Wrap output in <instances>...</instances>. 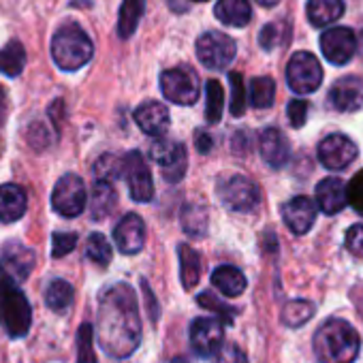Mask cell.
<instances>
[{"label":"cell","mask_w":363,"mask_h":363,"mask_svg":"<svg viewBox=\"0 0 363 363\" xmlns=\"http://www.w3.org/2000/svg\"><path fill=\"white\" fill-rule=\"evenodd\" d=\"M141 342L139 301L130 284L118 282L101 293L99 344L113 359L130 357Z\"/></svg>","instance_id":"1"},{"label":"cell","mask_w":363,"mask_h":363,"mask_svg":"<svg viewBox=\"0 0 363 363\" xmlns=\"http://www.w3.org/2000/svg\"><path fill=\"white\" fill-rule=\"evenodd\" d=\"M359 348V333L344 318H327L314 333V352L320 363H352Z\"/></svg>","instance_id":"2"},{"label":"cell","mask_w":363,"mask_h":363,"mask_svg":"<svg viewBox=\"0 0 363 363\" xmlns=\"http://www.w3.org/2000/svg\"><path fill=\"white\" fill-rule=\"evenodd\" d=\"M33 325V308L20 282L0 272V327L9 337H24Z\"/></svg>","instance_id":"3"},{"label":"cell","mask_w":363,"mask_h":363,"mask_svg":"<svg viewBox=\"0 0 363 363\" xmlns=\"http://www.w3.org/2000/svg\"><path fill=\"white\" fill-rule=\"evenodd\" d=\"M94 45L77 24H65L52 39V58L62 71H79L92 60Z\"/></svg>","instance_id":"4"},{"label":"cell","mask_w":363,"mask_h":363,"mask_svg":"<svg viewBox=\"0 0 363 363\" xmlns=\"http://www.w3.org/2000/svg\"><path fill=\"white\" fill-rule=\"evenodd\" d=\"M88 201V191L84 179L77 173H65L54 186L52 193V208L65 216V218H75L86 210Z\"/></svg>","instance_id":"5"},{"label":"cell","mask_w":363,"mask_h":363,"mask_svg":"<svg viewBox=\"0 0 363 363\" xmlns=\"http://www.w3.org/2000/svg\"><path fill=\"white\" fill-rule=\"evenodd\" d=\"M162 96L175 105H193L199 99V77L193 69H167L160 73Z\"/></svg>","instance_id":"6"},{"label":"cell","mask_w":363,"mask_h":363,"mask_svg":"<svg viewBox=\"0 0 363 363\" xmlns=\"http://www.w3.org/2000/svg\"><path fill=\"white\" fill-rule=\"evenodd\" d=\"M235 54H238L235 41L227 37L225 33L210 30L197 39V58L208 69H214V71L227 69L233 62Z\"/></svg>","instance_id":"7"},{"label":"cell","mask_w":363,"mask_h":363,"mask_svg":"<svg viewBox=\"0 0 363 363\" xmlns=\"http://www.w3.org/2000/svg\"><path fill=\"white\" fill-rule=\"evenodd\" d=\"M218 195H220V201L229 210L244 212V214L252 212L261 201V193H259L257 184L244 175H229V177L220 179Z\"/></svg>","instance_id":"8"},{"label":"cell","mask_w":363,"mask_h":363,"mask_svg":"<svg viewBox=\"0 0 363 363\" xmlns=\"http://www.w3.org/2000/svg\"><path fill=\"white\" fill-rule=\"evenodd\" d=\"M289 88L297 94H312L323 82V69L310 52H297L286 65Z\"/></svg>","instance_id":"9"},{"label":"cell","mask_w":363,"mask_h":363,"mask_svg":"<svg viewBox=\"0 0 363 363\" xmlns=\"http://www.w3.org/2000/svg\"><path fill=\"white\" fill-rule=\"evenodd\" d=\"M122 175L126 177V184L130 191L133 201L137 203H147L154 199V182L150 167L143 158L141 152L133 150L122 158Z\"/></svg>","instance_id":"10"},{"label":"cell","mask_w":363,"mask_h":363,"mask_svg":"<svg viewBox=\"0 0 363 363\" xmlns=\"http://www.w3.org/2000/svg\"><path fill=\"white\" fill-rule=\"evenodd\" d=\"M152 158L160 164L162 169V177L167 182H179L186 173V147L177 143V141H169V139H156L150 147Z\"/></svg>","instance_id":"11"},{"label":"cell","mask_w":363,"mask_h":363,"mask_svg":"<svg viewBox=\"0 0 363 363\" xmlns=\"http://www.w3.org/2000/svg\"><path fill=\"white\" fill-rule=\"evenodd\" d=\"M357 154H359L357 143L346 135H329L318 143V160L323 167L331 171L346 169L357 158Z\"/></svg>","instance_id":"12"},{"label":"cell","mask_w":363,"mask_h":363,"mask_svg":"<svg viewBox=\"0 0 363 363\" xmlns=\"http://www.w3.org/2000/svg\"><path fill=\"white\" fill-rule=\"evenodd\" d=\"M320 50L331 65L342 67L352 60L357 52V37L350 28H344V26L329 28L320 37Z\"/></svg>","instance_id":"13"},{"label":"cell","mask_w":363,"mask_h":363,"mask_svg":"<svg viewBox=\"0 0 363 363\" xmlns=\"http://www.w3.org/2000/svg\"><path fill=\"white\" fill-rule=\"evenodd\" d=\"M225 337L223 323L212 316L195 318L191 325V344L197 357H214Z\"/></svg>","instance_id":"14"},{"label":"cell","mask_w":363,"mask_h":363,"mask_svg":"<svg viewBox=\"0 0 363 363\" xmlns=\"http://www.w3.org/2000/svg\"><path fill=\"white\" fill-rule=\"evenodd\" d=\"M35 263H37L35 252L20 242H9L3 248V255H0V272L13 278L16 282H24L30 276Z\"/></svg>","instance_id":"15"},{"label":"cell","mask_w":363,"mask_h":363,"mask_svg":"<svg viewBox=\"0 0 363 363\" xmlns=\"http://www.w3.org/2000/svg\"><path fill=\"white\" fill-rule=\"evenodd\" d=\"M327 101L340 113H350V111L361 109V105H363V79L352 77V75L337 79L329 90Z\"/></svg>","instance_id":"16"},{"label":"cell","mask_w":363,"mask_h":363,"mask_svg":"<svg viewBox=\"0 0 363 363\" xmlns=\"http://www.w3.org/2000/svg\"><path fill=\"white\" fill-rule=\"evenodd\" d=\"M113 240L122 255H137L145 244V225L141 216L137 214L122 216V220L116 225Z\"/></svg>","instance_id":"17"},{"label":"cell","mask_w":363,"mask_h":363,"mask_svg":"<svg viewBox=\"0 0 363 363\" xmlns=\"http://www.w3.org/2000/svg\"><path fill=\"white\" fill-rule=\"evenodd\" d=\"M282 218L295 235H303L316 220V203L310 197H295L282 208Z\"/></svg>","instance_id":"18"},{"label":"cell","mask_w":363,"mask_h":363,"mask_svg":"<svg viewBox=\"0 0 363 363\" xmlns=\"http://www.w3.org/2000/svg\"><path fill=\"white\" fill-rule=\"evenodd\" d=\"M348 203V195H346V184L340 177H325L316 184V206L320 208V212H325L327 216H333L337 212H342Z\"/></svg>","instance_id":"19"},{"label":"cell","mask_w":363,"mask_h":363,"mask_svg":"<svg viewBox=\"0 0 363 363\" xmlns=\"http://www.w3.org/2000/svg\"><path fill=\"white\" fill-rule=\"evenodd\" d=\"M137 126L150 137H162L169 130V109L158 101H147L135 109Z\"/></svg>","instance_id":"20"},{"label":"cell","mask_w":363,"mask_h":363,"mask_svg":"<svg viewBox=\"0 0 363 363\" xmlns=\"http://www.w3.org/2000/svg\"><path fill=\"white\" fill-rule=\"evenodd\" d=\"M259 150H261L263 160L269 167H274V169L284 167L289 162V158H291L289 139L278 128H265L261 133V137H259Z\"/></svg>","instance_id":"21"},{"label":"cell","mask_w":363,"mask_h":363,"mask_svg":"<svg viewBox=\"0 0 363 363\" xmlns=\"http://www.w3.org/2000/svg\"><path fill=\"white\" fill-rule=\"evenodd\" d=\"M28 197L20 184H3L0 186V223L11 225L26 214Z\"/></svg>","instance_id":"22"},{"label":"cell","mask_w":363,"mask_h":363,"mask_svg":"<svg viewBox=\"0 0 363 363\" xmlns=\"http://www.w3.org/2000/svg\"><path fill=\"white\" fill-rule=\"evenodd\" d=\"M116 203H118V193L111 182L96 179V184L90 191V201H88L92 220H105L113 212Z\"/></svg>","instance_id":"23"},{"label":"cell","mask_w":363,"mask_h":363,"mask_svg":"<svg viewBox=\"0 0 363 363\" xmlns=\"http://www.w3.org/2000/svg\"><path fill=\"white\" fill-rule=\"evenodd\" d=\"M214 13L225 26H233V28L246 26L252 18V9L248 0H218Z\"/></svg>","instance_id":"24"},{"label":"cell","mask_w":363,"mask_h":363,"mask_svg":"<svg viewBox=\"0 0 363 363\" xmlns=\"http://www.w3.org/2000/svg\"><path fill=\"white\" fill-rule=\"evenodd\" d=\"M177 257H179V278L186 291L195 289L201 278V259L199 252L189 246V244H179L177 246Z\"/></svg>","instance_id":"25"},{"label":"cell","mask_w":363,"mask_h":363,"mask_svg":"<svg viewBox=\"0 0 363 363\" xmlns=\"http://www.w3.org/2000/svg\"><path fill=\"white\" fill-rule=\"evenodd\" d=\"M212 284L227 297H240L246 291V276L233 265H220L212 274Z\"/></svg>","instance_id":"26"},{"label":"cell","mask_w":363,"mask_h":363,"mask_svg":"<svg viewBox=\"0 0 363 363\" xmlns=\"http://www.w3.org/2000/svg\"><path fill=\"white\" fill-rule=\"evenodd\" d=\"M182 229L191 238H203L208 231V210L199 201H186L179 212Z\"/></svg>","instance_id":"27"},{"label":"cell","mask_w":363,"mask_h":363,"mask_svg":"<svg viewBox=\"0 0 363 363\" xmlns=\"http://www.w3.org/2000/svg\"><path fill=\"white\" fill-rule=\"evenodd\" d=\"M344 13L342 0H308V20L312 26L323 28L340 20Z\"/></svg>","instance_id":"28"},{"label":"cell","mask_w":363,"mask_h":363,"mask_svg":"<svg viewBox=\"0 0 363 363\" xmlns=\"http://www.w3.org/2000/svg\"><path fill=\"white\" fill-rule=\"evenodd\" d=\"M145 11V0H122V7L118 13V37L130 39L139 26V20Z\"/></svg>","instance_id":"29"},{"label":"cell","mask_w":363,"mask_h":363,"mask_svg":"<svg viewBox=\"0 0 363 363\" xmlns=\"http://www.w3.org/2000/svg\"><path fill=\"white\" fill-rule=\"evenodd\" d=\"M73 297H75V291H73L71 282H67L62 278L52 280L50 286H48V291H45V303H48V308L54 310V312H58V314H62V312H67L71 308Z\"/></svg>","instance_id":"30"},{"label":"cell","mask_w":363,"mask_h":363,"mask_svg":"<svg viewBox=\"0 0 363 363\" xmlns=\"http://www.w3.org/2000/svg\"><path fill=\"white\" fill-rule=\"evenodd\" d=\"M26 67V50L20 41H9L0 50V73L18 77Z\"/></svg>","instance_id":"31"},{"label":"cell","mask_w":363,"mask_h":363,"mask_svg":"<svg viewBox=\"0 0 363 363\" xmlns=\"http://www.w3.org/2000/svg\"><path fill=\"white\" fill-rule=\"evenodd\" d=\"M312 316H314V303L308 299H293L286 301L282 308V323L293 329L306 325Z\"/></svg>","instance_id":"32"},{"label":"cell","mask_w":363,"mask_h":363,"mask_svg":"<svg viewBox=\"0 0 363 363\" xmlns=\"http://www.w3.org/2000/svg\"><path fill=\"white\" fill-rule=\"evenodd\" d=\"M206 101H208L206 120L210 124H218L223 118V109H225V90L218 79H210L206 84Z\"/></svg>","instance_id":"33"},{"label":"cell","mask_w":363,"mask_h":363,"mask_svg":"<svg viewBox=\"0 0 363 363\" xmlns=\"http://www.w3.org/2000/svg\"><path fill=\"white\" fill-rule=\"evenodd\" d=\"M274 99H276V84L272 77H255L250 82V103L257 109L272 107Z\"/></svg>","instance_id":"34"},{"label":"cell","mask_w":363,"mask_h":363,"mask_svg":"<svg viewBox=\"0 0 363 363\" xmlns=\"http://www.w3.org/2000/svg\"><path fill=\"white\" fill-rule=\"evenodd\" d=\"M86 257H88L92 263L101 265V267H105V265L111 263L113 252H111V246H109V242H107V238H105L103 233H92V235L88 238Z\"/></svg>","instance_id":"35"},{"label":"cell","mask_w":363,"mask_h":363,"mask_svg":"<svg viewBox=\"0 0 363 363\" xmlns=\"http://www.w3.org/2000/svg\"><path fill=\"white\" fill-rule=\"evenodd\" d=\"M94 175H96V179H105V182L120 179L122 177V158L116 154L99 156V160L94 162Z\"/></svg>","instance_id":"36"},{"label":"cell","mask_w":363,"mask_h":363,"mask_svg":"<svg viewBox=\"0 0 363 363\" xmlns=\"http://www.w3.org/2000/svg\"><path fill=\"white\" fill-rule=\"evenodd\" d=\"M77 363H96L90 323H84L77 331Z\"/></svg>","instance_id":"37"},{"label":"cell","mask_w":363,"mask_h":363,"mask_svg":"<svg viewBox=\"0 0 363 363\" xmlns=\"http://www.w3.org/2000/svg\"><path fill=\"white\" fill-rule=\"evenodd\" d=\"M229 82H231V113L235 118L246 113V88H244V79L240 73H229Z\"/></svg>","instance_id":"38"},{"label":"cell","mask_w":363,"mask_h":363,"mask_svg":"<svg viewBox=\"0 0 363 363\" xmlns=\"http://www.w3.org/2000/svg\"><path fill=\"white\" fill-rule=\"evenodd\" d=\"M284 28H286L284 22L267 24V26L261 30V35H259L261 48H263V50H274V48H278V45L284 41Z\"/></svg>","instance_id":"39"},{"label":"cell","mask_w":363,"mask_h":363,"mask_svg":"<svg viewBox=\"0 0 363 363\" xmlns=\"http://www.w3.org/2000/svg\"><path fill=\"white\" fill-rule=\"evenodd\" d=\"M77 246V233H54L52 238V255L54 259L67 257Z\"/></svg>","instance_id":"40"},{"label":"cell","mask_w":363,"mask_h":363,"mask_svg":"<svg viewBox=\"0 0 363 363\" xmlns=\"http://www.w3.org/2000/svg\"><path fill=\"white\" fill-rule=\"evenodd\" d=\"M214 363H248V359L238 344H220L214 354Z\"/></svg>","instance_id":"41"},{"label":"cell","mask_w":363,"mask_h":363,"mask_svg":"<svg viewBox=\"0 0 363 363\" xmlns=\"http://www.w3.org/2000/svg\"><path fill=\"white\" fill-rule=\"evenodd\" d=\"M346 195L348 203H352V208L363 216V169L350 179V184L346 186Z\"/></svg>","instance_id":"42"},{"label":"cell","mask_w":363,"mask_h":363,"mask_svg":"<svg viewBox=\"0 0 363 363\" xmlns=\"http://www.w3.org/2000/svg\"><path fill=\"white\" fill-rule=\"evenodd\" d=\"M346 250L352 257L363 259V225H354L346 231Z\"/></svg>","instance_id":"43"},{"label":"cell","mask_w":363,"mask_h":363,"mask_svg":"<svg viewBox=\"0 0 363 363\" xmlns=\"http://www.w3.org/2000/svg\"><path fill=\"white\" fill-rule=\"evenodd\" d=\"M286 113H289L291 126H293V128H301V126L306 124V120H308V103L301 101V99H295V101L289 103Z\"/></svg>","instance_id":"44"},{"label":"cell","mask_w":363,"mask_h":363,"mask_svg":"<svg viewBox=\"0 0 363 363\" xmlns=\"http://www.w3.org/2000/svg\"><path fill=\"white\" fill-rule=\"evenodd\" d=\"M197 301H199V306H203V308H210V310H216V312L225 314V316L229 318V323H231V316L235 314V310H233V308H229V306L220 303L212 293H201V295L197 297Z\"/></svg>","instance_id":"45"},{"label":"cell","mask_w":363,"mask_h":363,"mask_svg":"<svg viewBox=\"0 0 363 363\" xmlns=\"http://www.w3.org/2000/svg\"><path fill=\"white\" fill-rule=\"evenodd\" d=\"M197 150L201 154H206V152L212 150V137L208 133H203V130H197Z\"/></svg>","instance_id":"46"},{"label":"cell","mask_w":363,"mask_h":363,"mask_svg":"<svg viewBox=\"0 0 363 363\" xmlns=\"http://www.w3.org/2000/svg\"><path fill=\"white\" fill-rule=\"evenodd\" d=\"M141 286H143V293H145V299H147V306H150V314H152V320H158V310H154V295H152V291H150L147 282L143 280V282H141Z\"/></svg>","instance_id":"47"},{"label":"cell","mask_w":363,"mask_h":363,"mask_svg":"<svg viewBox=\"0 0 363 363\" xmlns=\"http://www.w3.org/2000/svg\"><path fill=\"white\" fill-rule=\"evenodd\" d=\"M169 7L175 11V13H184L189 9V3L186 0H169Z\"/></svg>","instance_id":"48"},{"label":"cell","mask_w":363,"mask_h":363,"mask_svg":"<svg viewBox=\"0 0 363 363\" xmlns=\"http://www.w3.org/2000/svg\"><path fill=\"white\" fill-rule=\"evenodd\" d=\"M257 3H259L261 7H274V5L280 3V0H257Z\"/></svg>","instance_id":"49"},{"label":"cell","mask_w":363,"mask_h":363,"mask_svg":"<svg viewBox=\"0 0 363 363\" xmlns=\"http://www.w3.org/2000/svg\"><path fill=\"white\" fill-rule=\"evenodd\" d=\"M3 111H5V92L0 88V116H3Z\"/></svg>","instance_id":"50"},{"label":"cell","mask_w":363,"mask_h":363,"mask_svg":"<svg viewBox=\"0 0 363 363\" xmlns=\"http://www.w3.org/2000/svg\"><path fill=\"white\" fill-rule=\"evenodd\" d=\"M361 56H363V30H361Z\"/></svg>","instance_id":"51"},{"label":"cell","mask_w":363,"mask_h":363,"mask_svg":"<svg viewBox=\"0 0 363 363\" xmlns=\"http://www.w3.org/2000/svg\"><path fill=\"white\" fill-rule=\"evenodd\" d=\"M195 3H203V0H195Z\"/></svg>","instance_id":"52"}]
</instances>
